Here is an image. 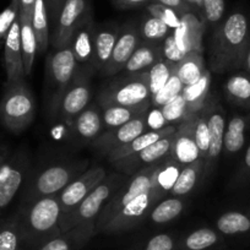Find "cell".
Wrapping results in <instances>:
<instances>
[{"mask_svg":"<svg viewBox=\"0 0 250 250\" xmlns=\"http://www.w3.org/2000/svg\"><path fill=\"white\" fill-rule=\"evenodd\" d=\"M249 44V20L244 13L234 11L216 28L213 35L210 50L213 71L223 74L243 68Z\"/></svg>","mask_w":250,"mask_h":250,"instance_id":"6da1fadb","label":"cell"},{"mask_svg":"<svg viewBox=\"0 0 250 250\" xmlns=\"http://www.w3.org/2000/svg\"><path fill=\"white\" fill-rule=\"evenodd\" d=\"M128 178L126 174L107 175L60 225L62 233L70 232L86 244L97 233L96 223L102 208Z\"/></svg>","mask_w":250,"mask_h":250,"instance_id":"7a4b0ae2","label":"cell"},{"mask_svg":"<svg viewBox=\"0 0 250 250\" xmlns=\"http://www.w3.org/2000/svg\"><path fill=\"white\" fill-rule=\"evenodd\" d=\"M16 216L23 242L41 245L62 234L59 227L60 208L57 195L22 205Z\"/></svg>","mask_w":250,"mask_h":250,"instance_id":"3957f363","label":"cell"},{"mask_svg":"<svg viewBox=\"0 0 250 250\" xmlns=\"http://www.w3.org/2000/svg\"><path fill=\"white\" fill-rule=\"evenodd\" d=\"M36 114V101L25 80L6 83L0 100V122L13 133H21L32 123Z\"/></svg>","mask_w":250,"mask_h":250,"instance_id":"277c9868","label":"cell"},{"mask_svg":"<svg viewBox=\"0 0 250 250\" xmlns=\"http://www.w3.org/2000/svg\"><path fill=\"white\" fill-rule=\"evenodd\" d=\"M98 104L122 107H151L147 71L126 75L110 83L98 97Z\"/></svg>","mask_w":250,"mask_h":250,"instance_id":"5b68a950","label":"cell"},{"mask_svg":"<svg viewBox=\"0 0 250 250\" xmlns=\"http://www.w3.org/2000/svg\"><path fill=\"white\" fill-rule=\"evenodd\" d=\"M161 162V161H160ZM160 162L153 163V165L146 166L141 168L135 174L130 175L125 180L124 184L113 194L112 198L108 200L104 208L101 211L98 216L97 223H96V232L101 233V230L104 228V226L124 208L126 204L133 201L141 194L151 190L153 188V179H155V173L157 169Z\"/></svg>","mask_w":250,"mask_h":250,"instance_id":"8992f818","label":"cell"},{"mask_svg":"<svg viewBox=\"0 0 250 250\" xmlns=\"http://www.w3.org/2000/svg\"><path fill=\"white\" fill-rule=\"evenodd\" d=\"M87 170V162L76 165H57L41 172L28 185L23 195L22 205L38 199L58 195L68 184Z\"/></svg>","mask_w":250,"mask_h":250,"instance_id":"52a82bcc","label":"cell"},{"mask_svg":"<svg viewBox=\"0 0 250 250\" xmlns=\"http://www.w3.org/2000/svg\"><path fill=\"white\" fill-rule=\"evenodd\" d=\"M107 177L103 167H92L79 175L70 184L66 185L57 195L60 208L59 227L71 212L80 205L81 201Z\"/></svg>","mask_w":250,"mask_h":250,"instance_id":"ba28073f","label":"cell"},{"mask_svg":"<svg viewBox=\"0 0 250 250\" xmlns=\"http://www.w3.org/2000/svg\"><path fill=\"white\" fill-rule=\"evenodd\" d=\"M163 194L156 189L155 184L151 190L141 194L129 204L124 206L107 225L104 226L101 233L114 234V233L124 232L134 228L143 221L146 213H148L151 206L157 203Z\"/></svg>","mask_w":250,"mask_h":250,"instance_id":"9c48e42d","label":"cell"},{"mask_svg":"<svg viewBox=\"0 0 250 250\" xmlns=\"http://www.w3.org/2000/svg\"><path fill=\"white\" fill-rule=\"evenodd\" d=\"M91 88L85 75H75L73 83L55 101L58 117L70 126L76 117L88 107Z\"/></svg>","mask_w":250,"mask_h":250,"instance_id":"30bf717a","label":"cell"},{"mask_svg":"<svg viewBox=\"0 0 250 250\" xmlns=\"http://www.w3.org/2000/svg\"><path fill=\"white\" fill-rule=\"evenodd\" d=\"M146 115H147V112L138 115L118 128L105 130L96 140L92 141L93 147L102 155L107 156L110 151L131 143L141 134L148 131L147 124H146Z\"/></svg>","mask_w":250,"mask_h":250,"instance_id":"8fae6325","label":"cell"},{"mask_svg":"<svg viewBox=\"0 0 250 250\" xmlns=\"http://www.w3.org/2000/svg\"><path fill=\"white\" fill-rule=\"evenodd\" d=\"M28 161L23 153H18L6 161L0 172V213L11 204L27 174Z\"/></svg>","mask_w":250,"mask_h":250,"instance_id":"7c38bea8","label":"cell"},{"mask_svg":"<svg viewBox=\"0 0 250 250\" xmlns=\"http://www.w3.org/2000/svg\"><path fill=\"white\" fill-rule=\"evenodd\" d=\"M173 139H174V134L166 136V138L151 144L150 146H147L144 150L123 158V160L117 161L113 165L120 172H123V174H126L130 177V175L135 174L138 170H140L141 168L157 163L162 161L163 158L168 157L170 155V151H172Z\"/></svg>","mask_w":250,"mask_h":250,"instance_id":"4fadbf2b","label":"cell"},{"mask_svg":"<svg viewBox=\"0 0 250 250\" xmlns=\"http://www.w3.org/2000/svg\"><path fill=\"white\" fill-rule=\"evenodd\" d=\"M86 0H65L58 16L53 35V45L57 49L69 47L74 32L86 16Z\"/></svg>","mask_w":250,"mask_h":250,"instance_id":"5bb4252c","label":"cell"},{"mask_svg":"<svg viewBox=\"0 0 250 250\" xmlns=\"http://www.w3.org/2000/svg\"><path fill=\"white\" fill-rule=\"evenodd\" d=\"M76 60L70 47L59 48L48 59V75L57 87L55 101L70 86L76 75Z\"/></svg>","mask_w":250,"mask_h":250,"instance_id":"9a60e30c","label":"cell"},{"mask_svg":"<svg viewBox=\"0 0 250 250\" xmlns=\"http://www.w3.org/2000/svg\"><path fill=\"white\" fill-rule=\"evenodd\" d=\"M196 117L198 114L178 125L177 131L174 133L172 151L169 156L183 166L201 160L200 152L195 143V136H194V125H195Z\"/></svg>","mask_w":250,"mask_h":250,"instance_id":"2e32d148","label":"cell"},{"mask_svg":"<svg viewBox=\"0 0 250 250\" xmlns=\"http://www.w3.org/2000/svg\"><path fill=\"white\" fill-rule=\"evenodd\" d=\"M4 62H5L6 83H16L25 79L22 53H21V33L20 19L19 16L14 21L5 36V50H4Z\"/></svg>","mask_w":250,"mask_h":250,"instance_id":"e0dca14e","label":"cell"},{"mask_svg":"<svg viewBox=\"0 0 250 250\" xmlns=\"http://www.w3.org/2000/svg\"><path fill=\"white\" fill-rule=\"evenodd\" d=\"M140 44V33L136 28L126 27L119 36L113 49L112 57L103 73L108 76L115 75L125 68L128 60Z\"/></svg>","mask_w":250,"mask_h":250,"instance_id":"ac0fdd59","label":"cell"},{"mask_svg":"<svg viewBox=\"0 0 250 250\" xmlns=\"http://www.w3.org/2000/svg\"><path fill=\"white\" fill-rule=\"evenodd\" d=\"M204 25L194 14L185 13L180 16V23L173 30L175 42L179 49L188 54L189 52L198 50L201 52Z\"/></svg>","mask_w":250,"mask_h":250,"instance_id":"d6986e66","label":"cell"},{"mask_svg":"<svg viewBox=\"0 0 250 250\" xmlns=\"http://www.w3.org/2000/svg\"><path fill=\"white\" fill-rule=\"evenodd\" d=\"M205 109L208 113V135H210V145H208L205 165L211 168L222 152L223 136H225L226 130V115L218 104H210Z\"/></svg>","mask_w":250,"mask_h":250,"instance_id":"ffe728a7","label":"cell"},{"mask_svg":"<svg viewBox=\"0 0 250 250\" xmlns=\"http://www.w3.org/2000/svg\"><path fill=\"white\" fill-rule=\"evenodd\" d=\"M104 128L102 110L97 105H88L71 123V135L80 141H93L101 135Z\"/></svg>","mask_w":250,"mask_h":250,"instance_id":"44dd1931","label":"cell"},{"mask_svg":"<svg viewBox=\"0 0 250 250\" xmlns=\"http://www.w3.org/2000/svg\"><path fill=\"white\" fill-rule=\"evenodd\" d=\"M175 131H177V126H174V125H168V126L160 129V130H148L146 131V133L141 134V135L138 136L136 139H134L131 143L110 151L107 155V157L108 160H109V162L114 163L117 162V161L123 160V158L128 157V156H131L134 155V153L139 152V151L144 150V148H146L147 146H150L151 144L156 143V141L161 140V139L166 138V136L172 135Z\"/></svg>","mask_w":250,"mask_h":250,"instance_id":"7402d4cb","label":"cell"},{"mask_svg":"<svg viewBox=\"0 0 250 250\" xmlns=\"http://www.w3.org/2000/svg\"><path fill=\"white\" fill-rule=\"evenodd\" d=\"M95 32L90 16H85L74 32L69 47L73 49L74 55L79 62H88L93 59L95 48Z\"/></svg>","mask_w":250,"mask_h":250,"instance_id":"603a6c76","label":"cell"},{"mask_svg":"<svg viewBox=\"0 0 250 250\" xmlns=\"http://www.w3.org/2000/svg\"><path fill=\"white\" fill-rule=\"evenodd\" d=\"M162 47H158L156 43L145 41L138 45L135 52L126 62L124 70L128 75L147 71L151 66L155 65L156 62L162 60Z\"/></svg>","mask_w":250,"mask_h":250,"instance_id":"cb8c5ba5","label":"cell"},{"mask_svg":"<svg viewBox=\"0 0 250 250\" xmlns=\"http://www.w3.org/2000/svg\"><path fill=\"white\" fill-rule=\"evenodd\" d=\"M250 126L249 115H235L226 124L223 148L227 155H235L245 145L247 131Z\"/></svg>","mask_w":250,"mask_h":250,"instance_id":"d4e9b609","label":"cell"},{"mask_svg":"<svg viewBox=\"0 0 250 250\" xmlns=\"http://www.w3.org/2000/svg\"><path fill=\"white\" fill-rule=\"evenodd\" d=\"M226 97L237 107L250 109V74L248 71L233 74L223 86Z\"/></svg>","mask_w":250,"mask_h":250,"instance_id":"484cf974","label":"cell"},{"mask_svg":"<svg viewBox=\"0 0 250 250\" xmlns=\"http://www.w3.org/2000/svg\"><path fill=\"white\" fill-rule=\"evenodd\" d=\"M20 19V33H21V53H22V62L25 76H30L32 73L35 57L37 53V40L33 31L31 18H28L22 11H19Z\"/></svg>","mask_w":250,"mask_h":250,"instance_id":"4316f807","label":"cell"},{"mask_svg":"<svg viewBox=\"0 0 250 250\" xmlns=\"http://www.w3.org/2000/svg\"><path fill=\"white\" fill-rule=\"evenodd\" d=\"M174 70L179 80L184 86H189L200 80L201 76L206 71L205 62L201 52L193 50L189 52L179 62L174 66Z\"/></svg>","mask_w":250,"mask_h":250,"instance_id":"83f0119b","label":"cell"},{"mask_svg":"<svg viewBox=\"0 0 250 250\" xmlns=\"http://www.w3.org/2000/svg\"><path fill=\"white\" fill-rule=\"evenodd\" d=\"M211 85V73L206 70L200 80L195 83L189 86H184L182 91V95L184 97L185 103L189 113L191 115H196L205 108L206 98L208 96Z\"/></svg>","mask_w":250,"mask_h":250,"instance_id":"f1b7e54d","label":"cell"},{"mask_svg":"<svg viewBox=\"0 0 250 250\" xmlns=\"http://www.w3.org/2000/svg\"><path fill=\"white\" fill-rule=\"evenodd\" d=\"M101 107V105H100ZM150 107H122V105H103L102 122L105 130H110L128 123L138 115L147 112Z\"/></svg>","mask_w":250,"mask_h":250,"instance_id":"f546056e","label":"cell"},{"mask_svg":"<svg viewBox=\"0 0 250 250\" xmlns=\"http://www.w3.org/2000/svg\"><path fill=\"white\" fill-rule=\"evenodd\" d=\"M217 230L223 235H239L250 232V211H228L216 221Z\"/></svg>","mask_w":250,"mask_h":250,"instance_id":"4dcf8cb0","label":"cell"},{"mask_svg":"<svg viewBox=\"0 0 250 250\" xmlns=\"http://www.w3.org/2000/svg\"><path fill=\"white\" fill-rule=\"evenodd\" d=\"M204 168H205V163L203 160H198L195 162L184 166L180 170L174 185L170 189V194H173L174 196L188 195L198 184L199 177L203 173Z\"/></svg>","mask_w":250,"mask_h":250,"instance_id":"1f68e13d","label":"cell"},{"mask_svg":"<svg viewBox=\"0 0 250 250\" xmlns=\"http://www.w3.org/2000/svg\"><path fill=\"white\" fill-rule=\"evenodd\" d=\"M118 30H100L95 32V48H93V59L100 69L107 66L110 57H112L113 49L118 40Z\"/></svg>","mask_w":250,"mask_h":250,"instance_id":"d6a6232c","label":"cell"},{"mask_svg":"<svg viewBox=\"0 0 250 250\" xmlns=\"http://www.w3.org/2000/svg\"><path fill=\"white\" fill-rule=\"evenodd\" d=\"M184 167L180 165L179 162L172 158L170 156L163 158L158 165L157 169L155 173V179H153V184H155L156 189L165 195L167 191H170V189L174 185L175 180H177L178 175H179L180 170Z\"/></svg>","mask_w":250,"mask_h":250,"instance_id":"836d02e7","label":"cell"},{"mask_svg":"<svg viewBox=\"0 0 250 250\" xmlns=\"http://www.w3.org/2000/svg\"><path fill=\"white\" fill-rule=\"evenodd\" d=\"M36 40H37V50L43 53L48 47L49 41V27H48V14L44 0H36L33 6L32 19H31Z\"/></svg>","mask_w":250,"mask_h":250,"instance_id":"e575fe53","label":"cell"},{"mask_svg":"<svg viewBox=\"0 0 250 250\" xmlns=\"http://www.w3.org/2000/svg\"><path fill=\"white\" fill-rule=\"evenodd\" d=\"M220 242V234L212 228H199L190 232L182 243L183 250H208Z\"/></svg>","mask_w":250,"mask_h":250,"instance_id":"d590c367","label":"cell"},{"mask_svg":"<svg viewBox=\"0 0 250 250\" xmlns=\"http://www.w3.org/2000/svg\"><path fill=\"white\" fill-rule=\"evenodd\" d=\"M22 242L18 216L0 220V250H20Z\"/></svg>","mask_w":250,"mask_h":250,"instance_id":"8d00e7d4","label":"cell"},{"mask_svg":"<svg viewBox=\"0 0 250 250\" xmlns=\"http://www.w3.org/2000/svg\"><path fill=\"white\" fill-rule=\"evenodd\" d=\"M174 62L162 59L148 69V90H150L151 97L156 95L168 83L174 71Z\"/></svg>","mask_w":250,"mask_h":250,"instance_id":"74e56055","label":"cell"},{"mask_svg":"<svg viewBox=\"0 0 250 250\" xmlns=\"http://www.w3.org/2000/svg\"><path fill=\"white\" fill-rule=\"evenodd\" d=\"M184 204L178 198H169L161 201L150 212L151 221L157 225H163L175 220L182 213Z\"/></svg>","mask_w":250,"mask_h":250,"instance_id":"f35d334b","label":"cell"},{"mask_svg":"<svg viewBox=\"0 0 250 250\" xmlns=\"http://www.w3.org/2000/svg\"><path fill=\"white\" fill-rule=\"evenodd\" d=\"M161 110H162L166 122L169 125H174V126H178L182 123L195 117V115H191L188 110L187 103H185L182 93L178 95L175 98H173L172 101H169L167 104L161 107Z\"/></svg>","mask_w":250,"mask_h":250,"instance_id":"ab89813d","label":"cell"},{"mask_svg":"<svg viewBox=\"0 0 250 250\" xmlns=\"http://www.w3.org/2000/svg\"><path fill=\"white\" fill-rule=\"evenodd\" d=\"M169 30L170 28L163 21L150 15L143 20L139 33H140V37L146 42L157 43L169 35Z\"/></svg>","mask_w":250,"mask_h":250,"instance_id":"60d3db41","label":"cell"},{"mask_svg":"<svg viewBox=\"0 0 250 250\" xmlns=\"http://www.w3.org/2000/svg\"><path fill=\"white\" fill-rule=\"evenodd\" d=\"M183 88H184V85H183L182 81L179 80V78H178L174 70L173 71L172 76L169 78V80H168V83H166L156 95H153L152 97H151V107H163V105L167 104L169 101H172L173 98H175L178 95H180Z\"/></svg>","mask_w":250,"mask_h":250,"instance_id":"b9f144b4","label":"cell"},{"mask_svg":"<svg viewBox=\"0 0 250 250\" xmlns=\"http://www.w3.org/2000/svg\"><path fill=\"white\" fill-rule=\"evenodd\" d=\"M194 136H195V143L200 152V158L205 163L206 156H208V145H210V135H208V113L206 109H203L198 114L194 125Z\"/></svg>","mask_w":250,"mask_h":250,"instance_id":"7bdbcfd3","label":"cell"},{"mask_svg":"<svg viewBox=\"0 0 250 250\" xmlns=\"http://www.w3.org/2000/svg\"><path fill=\"white\" fill-rule=\"evenodd\" d=\"M83 245L85 244L81 243L75 235L71 234L70 232H66L42 243L38 247V250H76Z\"/></svg>","mask_w":250,"mask_h":250,"instance_id":"ee69618b","label":"cell"},{"mask_svg":"<svg viewBox=\"0 0 250 250\" xmlns=\"http://www.w3.org/2000/svg\"><path fill=\"white\" fill-rule=\"evenodd\" d=\"M148 13H150L151 16H155V18L163 21L172 30H175L180 23V16L178 15L177 11L160 3L152 4V5L148 6Z\"/></svg>","mask_w":250,"mask_h":250,"instance_id":"f6af8a7d","label":"cell"},{"mask_svg":"<svg viewBox=\"0 0 250 250\" xmlns=\"http://www.w3.org/2000/svg\"><path fill=\"white\" fill-rule=\"evenodd\" d=\"M201 5L208 22L216 23L222 20L226 11L225 0H201Z\"/></svg>","mask_w":250,"mask_h":250,"instance_id":"bcb514c9","label":"cell"},{"mask_svg":"<svg viewBox=\"0 0 250 250\" xmlns=\"http://www.w3.org/2000/svg\"><path fill=\"white\" fill-rule=\"evenodd\" d=\"M20 11V3L19 0H13L9 8H6L3 13L0 14V38L5 37L9 28L11 27L14 21L19 16Z\"/></svg>","mask_w":250,"mask_h":250,"instance_id":"7dc6e473","label":"cell"},{"mask_svg":"<svg viewBox=\"0 0 250 250\" xmlns=\"http://www.w3.org/2000/svg\"><path fill=\"white\" fill-rule=\"evenodd\" d=\"M162 53L166 60H169V62H174V64L179 62L180 60L187 55L184 52H182V50L179 49V47L177 45L173 32L169 33V35L165 38V41H163Z\"/></svg>","mask_w":250,"mask_h":250,"instance_id":"c3c4849f","label":"cell"},{"mask_svg":"<svg viewBox=\"0 0 250 250\" xmlns=\"http://www.w3.org/2000/svg\"><path fill=\"white\" fill-rule=\"evenodd\" d=\"M250 183V145L245 150L244 157L240 162L239 168H238L235 177L233 179V185L237 188L244 187Z\"/></svg>","mask_w":250,"mask_h":250,"instance_id":"681fc988","label":"cell"},{"mask_svg":"<svg viewBox=\"0 0 250 250\" xmlns=\"http://www.w3.org/2000/svg\"><path fill=\"white\" fill-rule=\"evenodd\" d=\"M175 242L172 235L161 233V234L153 235L143 250H174Z\"/></svg>","mask_w":250,"mask_h":250,"instance_id":"f907efd6","label":"cell"},{"mask_svg":"<svg viewBox=\"0 0 250 250\" xmlns=\"http://www.w3.org/2000/svg\"><path fill=\"white\" fill-rule=\"evenodd\" d=\"M146 124H147L148 130H160V129H163L169 125L167 122H166L161 108H153V107L151 110H147V115H146Z\"/></svg>","mask_w":250,"mask_h":250,"instance_id":"816d5d0a","label":"cell"},{"mask_svg":"<svg viewBox=\"0 0 250 250\" xmlns=\"http://www.w3.org/2000/svg\"><path fill=\"white\" fill-rule=\"evenodd\" d=\"M35 1L36 0H19V3H20V11H22L28 18L32 19Z\"/></svg>","mask_w":250,"mask_h":250,"instance_id":"f5cc1de1","label":"cell"},{"mask_svg":"<svg viewBox=\"0 0 250 250\" xmlns=\"http://www.w3.org/2000/svg\"><path fill=\"white\" fill-rule=\"evenodd\" d=\"M148 0H115L118 6L120 8H133V6H139L145 4Z\"/></svg>","mask_w":250,"mask_h":250,"instance_id":"db71d44e","label":"cell"},{"mask_svg":"<svg viewBox=\"0 0 250 250\" xmlns=\"http://www.w3.org/2000/svg\"><path fill=\"white\" fill-rule=\"evenodd\" d=\"M157 1L162 5L174 9V10L175 9H180L183 6V0H157Z\"/></svg>","mask_w":250,"mask_h":250,"instance_id":"11a10c76","label":"cell"},{"mask_svg":"<svg viewBox=\"0 0 250 250\" xmlns=\"http://www.w3.org/2000/svg\"><path fill=\"white\" fill-rule=\"evenodd\" d=\"M9 160V151L5 146L0 145V172L3 169V167L5 166L6 161Z\"/></svg>","mask_w":250,"mask_h":250,"instance_id":"9f6ffc18","label":"cell"},{"mask_svg":"<svg viewBox=\"0 0 250 250\" xmlns=\"http://www.w3.org/2000/svg\"><path fill=\"white\" fill-rule=\"evenodd\" d=\"M243 68L245 69V71L250 74V44L248 47L247 53H245V57H244V64H243Z\"/></svg>","mask_w":250,"mask_h":250,"instance_id":"6f0895ef","label":"cell"},{"mask_svg":"<svg viewBox=\"0 0 250 250\" xmlns=\"http://www.w3.org/2000/svg\"><path fill=\"white\" fill-rule=\"evenodd\" d=\"M191 1H196L198 4H201V0H191Z\"/></svg>","mask_w":250,"mask_h":250,"instance_id":"680465c9","label":"cell"},{"mask_svg":"<svg viewBox=\"0 0 250 250\" xmlns=\"http://www.w3.org/2000/svg\"><path fill=\"white\" fill-rule=\"evenodd\" d=\"M20 250H21V249H20Z\"/></svg>","mask_w":250,"mask_h":250,"instance_id":"91938a15","label":"cell"}]
</instances>
